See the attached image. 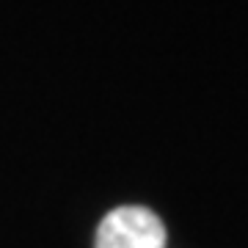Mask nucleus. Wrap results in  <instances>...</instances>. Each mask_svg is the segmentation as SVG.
<instances>
[{
	"instance_id": "obj_1",
	"label": "nucleus",
	"mask_w": 248,
	"mask_h": 248,
	"mask_svg": "<svg viewBox=\"0 0 248 248\" xmlns=\"http://www.w3.org/2000/svg\"><path fill=\"white\" fill-rule=\"evenodd\" d=\"M94 248H166V226L146 207H116L99 223Z\"/></svg>"
}]
</instances>
